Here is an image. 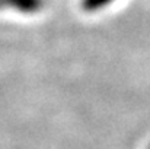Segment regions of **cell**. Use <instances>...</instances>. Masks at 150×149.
<instances>
[{"mask_svg":"<svg viewBox=\"0 0 150 149\" xmlns=\"http://www.w3.org/2000/svg\"><path fill=\"white\" fill-rule=\"evenodd\" d=\"M105 1H108V0H83V6H85L86 9L92 10V9H98V7H100Z\"/></svg>","mask_w":150,"mask_h":149,"instance_id":"1","label":"cell"}]
</instances>
